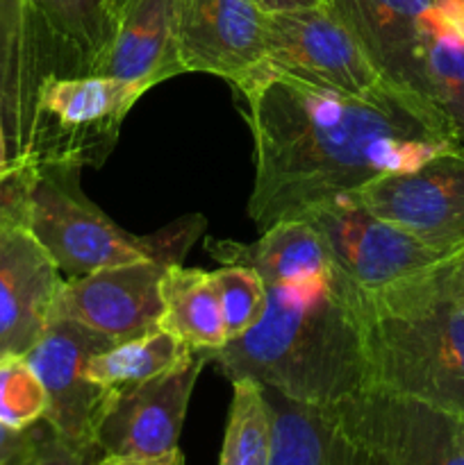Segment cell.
Returning <instances> with one entry per match:
<instances>
[{"label":"cell","mask_w":464,"mask_h":465,"mask_svg":"<svg viewBox=\"0 0 464 465\" xmlns=\"http://www.w3.org/2000/svg\"><path fill=\"white\" fill-rule=\"evenodd\" d=\"M57 439L45 420L27 430H9L0 425V465H32Z\"/></svg>","instance_id":"4316f807"},{"label":"cell","mask_w":464,"mask_h":465,"mask_svg":"<svg viewBox=\"0 0 464 465\" xmlns=\"http://www.w3.org/2000/svg\"><path fill=\"white\" fill-rule=\"evenodd\" d=\"M162 313L157 327L180 339L194 352H212L227 343L221 302L212 272L171 263L159 282Z\"/></svg>","instance_id":"d6986e66"},{"label":"cell","mask_w":464,"mask_h":465,"mask_svg":"<svg viewBox=\"0 0 464 465\" xmlns=\"http://www.w3.org/2000/svg\"><path fill=\"white\" fill-rule=\"evenodd\" d=\"M27 182H30V166L27 163H14L9 175L0 180V223L9 221V218L25 221Z\"/></svg>","instance_id":"83f0119b"},{"label":"cell","mask_w":464,"mask_h":465,"mask_svg":"<svg viewBox=\"0 0 464 465\" xmlns=\"http://www.w3.org/2000/svg\"><path fill=\"white\" fill-rule=\"evenodd\" d=\"M94 465H185L182 452L166 454V457H155V459H139V457H112V454H100L98 461Z\"/></svg>","instance_id":"4dcf8cb0"},{"label":"cell","mask_w":464,"mask_h":465,"mask_svg":"<svg viewBox=\"0 0 464 465\" xmlns=\"http://www.w3.org/2000/svg\"><path fill=\"white\" fill-rule=\"evenodd\" d=\"M98 450H77L66 445L64 440L55 439L32 465H94L98 461Z\"/></svg>","instance_id":"f1b7e54d"},{"label":"cell","mask_w":464,"mask_h":465,"mask_svg":"<svg viewBox=\"0 0 464 465\" xmlns=\"http://www.w3.org/2000/svg\"><path fill=\"white\" fill-rule=\"evenodd\" d=\"M166 266L171 263L153 259L64 280L50 318L77 322L112 343L136 339L157 327L159 282Z\"/></svg>","instance_id":"7c38bea8"},{"label":"cell","mask_w":464,"mask_h":465,"mask_svg":"<svg viewBox=\"0 0 464 465\" xmlns=\"http://www.w3.org/2000/svg\"><path fill=\"white\" fill-rule=\"evenodd\" d=\"M203 354L230 381L248 377L314 407L373 389L364 291L337 271L271 286L262 321Z\"/></svg>","instance_id":"7a4b0ae2"},{"label":"cell","mask_w":464,"mask_h":465,"mask_svg":"<svg viewBox=\"0 0 464 465\" xmlns=\"http://www.w3.org/2000/svg\"><path fill=\"white\" fill-rule=\"evenodd\" d=\"M264 14H280V12H296V9H314L323 7L326 0H253Z\"/></svg>","instance_id":"1f68e13d"},{"label":"cell","mask_w":464,"mask_h":465,"mask_svg":"<svg viewBox=\"0 0 464 465\" xmlns=\"http://www.w3.org/2000/svg\"><path fill=\"white\" fill-rule=\"evenodd\" d=\"M62 282L23 218L0 223V359L25 357L39 341Z\"/></svg>","instance_id":"5bb4252c"},{"label":"cell","mask_w":464,"mask_h":465,"mask_svg":"<svg viewBox=\"0 0 464 465\" xmlns=\"http://www.w3.org/2000/svg\"><path fill=\"white\" fill-rule=\"evenodd\" d=\"M330 250L337 272L362 291H380L446 259L400 227L373 216L348 193L305 213Z\"/></svg>","instance_id":"52a82bcc"},{"label":"cell","mask_w":464,"mask_h":465,"mask_svg":"<svg viewBox=\"0 0 464 465\" xmlns=\"http://www.w3.org/2000/svg\"><path fill=\"white\" fill-rule=\"evenodd\" d=\"M423 73L432 103L455 123L464 139V39L426 14Z\"/></svg>","instance_id":"603a6c76"},{"label":"cell","mask_w":464,"mask_h":465,"mask_svg":"<svg viewBox=\"0 0 464 465\" xmlns=\"http://www.w3.org/2000/svg\"><path fill=\"white\" fill-rule=\"evenodd\" d=\"M205 363V354L196 352L164 375L112 391L96 427L100 454L155 459L177 452L187 407Z\"/></svg>","instance_id":"8fae6325"},{"label":"cell","mask_w":464,"mask_h":465,"mask_svg":"<svg viewBox=\"0 0 464 465\" xmlns=\"http://www.w3.org/2000/svg\"><path fill=\"white\" fill-rule=\"evenodd\" d=\"M177 45L185 73L237 84L267 62V14L253 0H180Z\"/></svg>","instance_id":"4fadbf2b"},{"label":"cell","mask_w":464,"mask_h":465,"mask_svg":"<svg viewBox=\"0 0 464 465\" xmlns=\"http://www.w3.org/2000/svg\"><path fill=\"white\" fill-rule=\"evenodd\" d=\"M221 302L227 341L237 339L262 321L268 302V289L262 277L244 266H223L212 272Z\"/></svg>","instance_id":"d4e9b609"},{"label":"cell","mask_w":464,"mask_h":465,"mask_svg":"<svg viewBox=\"0 0 464 465\" xmlns=\"http://www.w3.org/2000/svg\"><path fill=\"white\" fill-rule=\"evenodd\" d=\"M335 409L380 465H464L462 413L385 391H367Z\"/></svg>","instance_id":"ba28073f"},{"label":"cell","mask_w":464,"mask_h":465,"mask_svg":"<svg viewBox=\"0 0 464 465\" xmlns=\"http://www.w3.org/2000/svg\"><path fill=\"white\" fill-rule=\"evenodd\" d=\"M232 86L244 98L253 134L248 216L259 232L303 218L376 177L414 171L464 141L430 100L389 82L353 95L264 62Z\"/></svg>","instance_id":"6da1fadb"},{"label":"cell","mask_w":464,"mask_h":465,"mask_svg":"<svg viewBox=\"0 0 464 465\" xmlns=\"http://www.w3.org/2000/svg\"><path fill=\"white\" fill-rule=\"evenodd\" d=\"M80 171L66 163L30 166L27 182L25 225L57 263L64 280L153 259L182 263L205 227L198 213L150 236H135L86 198Z\"/></svg>","instance_id":"3957f363"},{"label":"cell","mask_w":464,"mask_h":465,"mask_svg":"<svg viewBox=\"0 0 464 465\" xmlns=\"http://www.w3.org/2000/svg\"><path fill=\"white\" fill-rule=\"evenodd\" d=\"M180 0H116L112 32L94 75L153 89L185 73L177 45Z\"/></svg>","instance_id":"2e32d148"},{"label":"cell","mask_w":464,"mask_h":465,"mask_svg":"<svg viewBox=\"0 0 464 465\" xmlns=\"http://www.w3.org/2000/svg\"><path fill=\"white\" fill-rule=\"evenodd\" d=\"M367 293L387 304L464 302V248L408 280Z\"/></svg>","instance_id":"cb8c5ba5"},{"label":"cell","mask_w":464,"mask_h":465,"mask_svg":"<svg viewBox=\"0 0 464 465\" xmlns=\"http://www.w3.org/2000/svg\"><path fill=\"white\" fill-rule=\"evenodd\" d=\"M355 195L373 216L444 257L464 248V145L414 171L376 177Z\"/></svg>","instance_id":"8992f818"},{"label":"cell","mask_w":464,"mask_h":465,"mask_svg":"<svg viewBox=\"0 0 464 465\" xmlns=\"http://www.w3.org/2000/svg\"><path fill=\"white\" fill-rule=\"evenodd\" d=\"M271 407L259 381L232 380V404L218 465H271Z\"/></svg>","instance_id":"7402d4cb"},{"label":"cell","mask_w":464,"mask_h":465,"mask_svg":"<svg viewBox=\"0 0 464 465\" xmlns=\"http://www.w3.org/2000/svg\"><path fill=\"white\" fill-rule=\"evenodd\" d=\"M432 3L435 0H326V7L344 23L389 84L430 100L423 73V21Z\"/></svg>","instance_id":"9a60e30c"},{"label":"cell","mask_w":464,"mask_h":465,"mask_svg":"<svg viewBox=\"0 0 464 465\" xmlns=\"http://www.w3.org/2000/svg\"><path fill=\"white\" fill-rule=\"evenodd\" d=\"M194 354V350L187 348L180 339L162 327H155L136 339L114 343L94 354L86 366V375L103 389L116 391L164 375L189 361Z\"/></svg>","instance_id":"44dd1931"},{"label":"cell","mask_w":464,"mask_h":465,"mask_svg":"<svg viewBox=\"0 0 464 465\" xmlns=\"http://www.w3.org/2000/svg\"><path fill=\"white\" fill-rule=\"evenodd\" d=\"M109 345H114L112 341L77 322L50 318L44 334L25 354L48 395L44 420L71 448L98 450L96 427L112 391L91 381L86 366Z\"/></svg>","instance_id":"9c48e42d"},{"label":"cell","mask_w":464,"mask_h":465,"mask_svg":"<svg viewBox=\"0 0 464 465\" xmlns=\"http://www.w3.org/2000/svg\"><path fill=\"white\" fill-rule=\"evenodd\" d=\"M14 168L12 154H9V143L7 134H5V118H3V107H0V180L5 175H9V171Z\"/></svg>","instance_id":"d6a6232c"},{"label":"cell","mask_w":464,"mask_h":465,"mask_svg":"<svg viewBox=\"0 0 464 465\" xmlns=\"http://www.w3.org/2000/svg\"><path fill=\"white\" fill-rule=\"evenodd\" d=\"M267 62L298 80L353 95L387 84L362 45L326 5L267 14Z\"/></svg>","instance_id":"30bf717a"},{"label":"cell","mask_w":464,"mask_h":465,"mask_svg":"<svg viewBox=\"0 0 464 465\" xmlns=\"http://www.w3.org/2000/svg\"><path fill=\"white\" fill-rule=\"evenodd\" d=\"M371 391L464 416V302L387 304L364 291Z\"/></svg>","instance_id":"277c9868"},{"label":"cell","mask_w":464,"mask_h":465,"mask_svg":"<svg viewBox=\"0 0 464 465\" xmlns=\"http://www.w3.org/2000/svg\"><path fill=\"white\" fill-rule=\"evenodd\" d=\"M430 14L437 23L464 39V0H435Z\"/></svg>","instance_id":"f546056e"},{"label":"cell","mask_w":464,"mask_h":465,"mask_svg":"<svg viewBox=\"0 0 464 465\" xmlns=\"http://www.w3.org/2000/svg\"><path fill=\"white\" fill-rule=\"evenodd\" d=\"M146 86L107 75H50L39 84L16 163L100 166Z\"/></svg>","instance_id":"5b68a950"},{"label":"cell","mask_w":464,"mask_h":465,"mask_svg":"<svg viewBox=\"0 0 464 465\" xmlns=\"http://www.w3.org/2000/svg\"><path fill=\"white\" fill-rule=\"evenodd\" d=\"M62 45L76 75H94L112 32L116 0H23Z\"/></svg>","instance_id":"ffe728a7"},{"label":"cell","mask_w":464,"mask_h":465,"mask_svg":"<svg viewBox=\"0 0 464 465\" xmlns=\"http://www.w3.org/2000/svg\"><path fill=\"white\" fill-rule=\"evenodd\" d=\"M48 411V395L25 357L0 359V425L27 430Z\"/></svg>","instance_id":"484cf974"},{"label":"cell","mask_w":464,"mask_h":465,"mask_svg":"<svg viewBox=\"0 0 464 465\" xmlns=\"http://www.w3.org/2000/svg\"><path fill=\"white\" fill-rule=\"evenodd\" d=\"M271 407V465H380L335 407L298 402L264 386Z\"/></svg>","instance_id":"e0dca14e"},{"label":"cell","mask_w":464,"mask_h":465,"mask_svg":"<svg viewBox=\"0 0 464 465\" xmlns=\"http://www.w3.org/2000/svg\"><path fill=\"white\" fill-rule=\"evenodd\" d=\"M205 248L221 266H244L255 271L267 289L291 280L335 272L326 239L308 218L273 223L253 243L207 239Z\"/></svg>","instance_id":"ac0fdd59"}]
</instances>
